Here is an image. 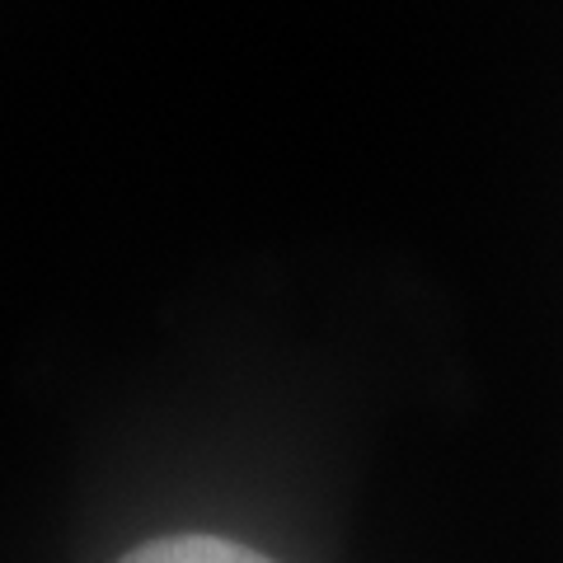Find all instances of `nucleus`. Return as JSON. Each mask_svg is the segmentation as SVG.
<instances>
[{
	"label": "nucleus",
	"mask_w": 563,
	"mask_h": 563,
	"mask_svg": "<svg viewBox=\"0 0 563 563\" xmlns=\"http://www.w3.org/2000/svg\"><path fill=\"white\" fill-rule=\"evenodd\" d=\"M122 563H273L263 559L258 550H244L235 540L221 536H165L132 550Z\"/></svg>",
	"instance_id": "nucleus-1"
}]
</instances>
